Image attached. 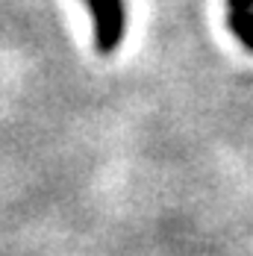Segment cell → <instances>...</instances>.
I'll return each instance as SVG.
<instances>
[{
  "mask_svg": "<svg viewBox=\"0 0 253 256\" xmlns=\"http://www.w3.org/2000/svg\"><path fill=\"white\" fill-rule=\"evenodd\" d=\"M94 21V44L100 53H115L126 32L124 0H86Z\"/></svg>",
  "mask_w": 253,
  "mask_h": 256,
  "instance_id": "1",
  "label": "cell"
},
{
  "mask_svg": "<svg viewBox=\"0 0 253 256\" xmlns=\"http://www.w3.org/2000/svg\"><path fill=\"white\" fill-rule=\"evenodd\" d=\"M227 21L232 36L253 50V0H227Z\"/></svg>",
  "mask_w": 253,
  "mask_h": 256,
  "instance_id": "2",
  "label": "cell"
}]
</instances>
